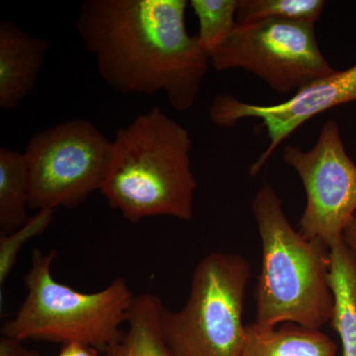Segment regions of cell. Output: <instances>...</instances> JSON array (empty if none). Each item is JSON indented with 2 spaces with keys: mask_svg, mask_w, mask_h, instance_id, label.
<instances>
[{
  "mask_svg": "<svg viewBox=\"0 0 356 356\" xmlns=\"http://www.w3.org/2000/svg\"><path fill=\"white\" fill-rule=\"evenodd\" d=\"M186 0H84L76 26L98 72L121 93L165 92L177 111L191 109L210 58L185 26Z\"/></svg>",
  "mask_w": 356,
  "mask_h": 356,
  "instance_id": "obj_1",
  "label": "cell"
},
{
  "mask_svg": "<svg viewBox=\"0 0 356 356\" xmlns=\"http://www.w3.org/2000/svg\"><path fill=\"white\" fill-rule=\"evenodd\" d=\"M191 147L187 129L159 107L138 115L116 132L100 192L134 224L159 216L191 220L197 188Z\"/></svg>",
  "mask_w": 356,
  "mask_h": 356,
  "instance_id": "obj_2",
  "label": "cell"
},
{
  "mask_svg": "<svg viewBox=\"0 0 356 356\" xmlns=\"http://www.w3.org/2000/svg\"><path fill=\"white\" fill-rule=\"evenodd\" d=\"M252 212L262 243L254 324L276 327L293 323L321 330L334 317L330 248L295 231L282 201L268 182L257 191Z\"/></svg>",
  "mask_w": 356,
  "mask_h": 356,
  "instance_id": "obj_3",
  "label": "cell"
},
{
  "mask_svg": "<svg viewBox=\"0 0 356 356\" xmlns=\"http://www.w3.org/2000/svg\"><path fill=\"white\" fill-rule=\"evenodd\" d=\"M56 250L35 248L25 276L27 295L13 318L3 323L1 336L24 341L79 343L106 353L123 336L135 299L127 281L118 277L95 293H83L54 278Z\"/></svg>",
  "mask_w": 356,
  "mask_h": 356,
  "instance_id": "obj_4",
  "label": "cell"
},
{
  "mask_svg": "<svg viewBox=\"0 0 356 356\" xmlns=\"http://www.w3.org/2000/svg\"><path fill=\"white\" fill-rule=\"evenodd\" d=\"M250 266L242 255L212 252L192 274L191 293L179 311L165 306L161 332L170 356H240Z\"/></svg>",
  "mask_w": 356,
  "mask_h": 356,
  "instance_id": "obj_5",
  "label": "cell"
},
{
  "mask_svg": "<svg viewBox=\"0 0 356 356\" xmlns=\"http://www.w3.org/2000/svg\"><path fill=\"white\" fill-rule=\"evenodd\" d=\"M113 142L92 122L72 119L35 133L24 156L29 172V209H74L100 191Z\"/></svg>",
  "mask_w": 356,
  "mask_h": 356,
  "instance_id": "obj_6",
  "label": "cell"
},
{
  "mask_svg": "<svg viewBox=\"0 0 356 356\" xmlns=\"http://www.w3.org/2000/svg\"><path fill=\"white\" fill-rule=\"evenodd\" d=\"M210 64L218 72L248 70L280 95L337 72L318 49L315 24L288 20L236 24L211 55Z\"/></svg>",
  "mask_w": 356,
  "mask_h": 356,
  "instance_id": "obj_7",
  "label": "cell"
},
{
  "mask_svg": "<svg viewBox=\"0 0 356 356\" xmlns=\"http://www.w3.org/2000/svg\"><path fill=\"white\" fill-rule=\"evenodd\" d=\"M283 161L298 173L306 191L300 233L329 248L343 240L356 214V165L344 149L337 122H325L310 151L285 147Z\"/></svg>",
  "mask_w": 356,
  "mask_h": 356,
  "instance_id": "obj_8",
  "label": "cell"
},
{
  "mask_svg": "<svg viewBox=\"0 0 356 356\" xmlns=\"http://www.w3.org/2000/svg\"><path fill=\"white\" fill-rule=\"evenodd\" d=\"M356 102V65L306 84L290 99L275 105L250 104L229 93L218 95L209 108L210 120L219 127H234L245 118L261 119L269 139L266 151L250 168L261 172L283 140L313 117L344 103Z\"/></svg>",
  "mask_w": 356,
  "mask_h": 356,
  "instance_id": "obj_9",
  "label": "cell"
},
{
  "mask_svg": "<svg viewBox=\"0 0 356 356\" xmlns=\"http://www.w3.org/2000/svg\"><path fill=\"white\" fill-rule=\"evenodd\" d=\"M49 42L0 21V107L13 110L36 86Z\"/></svg>",
  "mask_w": 356,
  "mask_h": 356,
  "instance_id": "obj_10",
  "label": "cell"
},
{
  "mask_svg": "<svg viewBox=\"0 0 356 356\" xmlns=\"http://www.w3.org/2000/svg\"><path fill=\"white\" fill-rule=\"evenodd\" d=\"M240 356H337V344L320 330L285 323L276 327H245Z\"/></svg>",
  "mask_w": 356,
  "mask_h": 356,
  "instance_id": "obj_11",
  "label": "cell"
},
{
  "mask_svg": "<svg viewBox=\"0 0 356 356\" xmlns=\"http://www.w3.org/2000/svg\"><path fill=\"white\" fill-rule=\"evenodd\" d=\"M329 280L334 293L332 325L341 337L343 356H356V257L343 238L330 248Z\"/></svg>",
  "mask_w": 356,
  "mask_h": 356,
  "instance_id": "obj_12",
  "label": "cell"
},
{
  "mask_svg": "<svg viewBox=\"0 0 356 356\" xmlns=\"http://www.w3.org/2000/svg\"><path fill=\"white\" fill-rule=\"evenodd\" d=\"M163 304L152 293L135 296L129 312L127 330L106 353L113 356H170L161 332Z\"/></svg>",
  "mask_w": 356,
  "mask_h": 356,
  "instance_id": "obj_13",
  "label": "cell"
},
{
  "mask_svg": "<svg viewBox=\"0 0 356 356\" xmlns=\"http://www.w3.org/2000/svg\"><path fill=\"white\" fill-rule=\"evenodd\" d=\"M29 172L24 154L0 147V235H9L29 220Z\"/></svg>",
  "mask_w": 356,
  "mask_h": 356,
  "instance_id": "obj_14",
  "label": "cell"
},
{
  "mask_svg": "<svg viewBox=\"0 0 356 356\" xmlns=\"http://www.w3.org/2000/svg\"><path fill=\"white\" fill-rule=\"evenodd\" d=\"M325 6L324 0H238L236 21L240 26L271 19L315 24Z\"/></svg>",
  "mask_w": 356,
  "mask_h": 356,
  "instance_id": "obj_15",
  "label": "cell"
},
{
  "mask_svg": "<svg viewBox=\"0 0 356 356\" xmlns=\"http://www.w3.org/2000/svg\"><path fill=\"white\" fill-rule=\"evenodd\" d=\"M189 6L198 18L199 43L210 58L235 30L238 0H191Z\"/></svg>",
  "mask_w": 356,
  "mask_h": 356,
  "instance_id": "obj_16",
  "label": "cell"
},
{
  "mask_svg": "<svg viewBox=\"0 0 356 356\" xmlns=\"http://www.w3.org/2000/svg\"><path fill=\"white\" fill-rule=\"evenodd\" d=\"M55 209H41L37 211L36 214L30 217L29 220L9 235H0V285L6 282L7 278L10 275L11 271L15 266L18 254L23 247L36 238L42 235L51 222H53Z\"/></svg>",
  "mask_w": 356,
  "mask_h": 356,
  "instance_id": "obj_17",
  "label": "cell"
},
{
  "mask_svg": "<svg viewBox=\"0 0 356 356\" xmlns=\"http://www.w3.org/2000/svg\"><path fill=\"white\" fill-rule=\"evenodd\" d=\"M0 356H40L37 351L30 350L23 346V341L14 337H0Z\"/></svg>",
  "mask_w": 356,
  "mask_h": 356,
  "instance_id": "obj_18",
  "label": "cell"
},
{
  "mask_svg": "<svg viewBox=\"0 0 356 356\" xmlns=\"http://www.w3.org/2000/svg\"><path fill=\"white\" fill-rule=\"evenodd\" d=\"M58 356H98L97 350L79 343L64 344Z\"/></svg>",
  "mask_w": 356,
  "mask_h": 356,
  "instance_id": "obj_19",
  "label": "cell"
},
{
  "mask_svg": "<svg viewBox=\"0 0 356 356\" xmlns=\"http://www.w3.org/2000/svg\"><path fill=\"white\" fill-rule=\"evenodd\" d=\"M343 238L346 245L350 248L351 252L356 257V214L346 229H344Z\"/></svg>",
  "mask_w": 356,
  "mask_h": 356,
  "instance_id": "obj_20",
  "label": "cell"
},
{
  "mask_svg": "<svg viewBox=\"0 0 356 356\" xmlns=\"http://www.w3.org/2000/svg\"><path fill=\"white\" fill-rule=\"evenodd\" d=\"M105 356H113V355H110V353H106V355H105Z\"/></svg>",
  "mask_w": 356,
  "mask_h": 356,
  "instance_id": "obj_21",
  "label": "cell"
}]
</instances>
